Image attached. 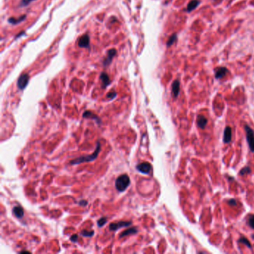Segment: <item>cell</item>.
Returning <instances> with one entry per match:
<instances>
[{
	"instance_id": "obj_12",
	"label": "cell",
	"mask_w": 254,
	"mask_h": 254,
	"mask_svg": "<svg viewBox=\"0 0 254 254\" xmlns=\"http://www.w3.org/2000/svg\"><path fill=\"white\" fill-rule=\"evenodd\" d=\"M171 93L174 98H177L180 93V81L178 80H175L171 85Z\"/></svg>"
},
{
	"instance_id": "obj_16",
	"label": "cell",
	"mask_w": 254,
	"mask_h": 254,
	"mask_svg": "<svg viewBox=\"0 0 254 254\" xmlns=\"http://www.w3.org/2000/svg\"><path fill=\"white\" fill-rule=\"evenodd\" d=\"M199 4H200V1H199V0H191L187 5L188 12L189 13L191 12V11L194 10V9L198 6Z\"/></svg>"
},
{
	"instance_id": "obj_26",
	"label": "cell",
	"mask_w": 254,
	"mask_h": 254,
	"mask_svg": "<svg viewBox=\"0 0 254 254\" xmlns=\"http://www.w3.org/2000/svg\"><path fill=\"white\" fill-rule=\"evenodd\" d=\"M32 1H34V0H22V2H21V5L22 6L28 5Z\"/></svg>"
},
{
	"instance_id": "obj_6",
	"label": "cell",
	"mask_w": 254,
	"mask_h": 254,
	"mask_svg": "<svg viewBox=\"0 0 254 254\" xmlns=\"http://www.w3.org/2000/svg\"><path fill=\"white\" fill-rule=\"evenodd\" d=\"M132 222L131 221H119L118 223H111L109 226L110 230L116 231L119 228L125 227V226H128L131 225Z\"/></svg>"
},
{
	"instance_id": "obj_20",
	"label": "cell",
	"mask_w": 254,
	"mask_h": 254,
	"mask_svg": "<svg viewBox=\"0 0 254 254\" xmlns=\"http://www.w3.org/2000/svg\"><path fill=\"white\" fill-rule=\"evenodd\" d=\"M239 243H242V244H245V245L247 246V247H248L249 248H251V244H250V242H249V241L247 240V239H246V238H244V237L240 238V239H239Z\"/></svg>"
},
{
	"instance_id": "obj_10",
	"label": "cell",
	"mask_w": 254,
	"mask_h": 254,
	"mask_svg": "<svg viewBox=\"0 0 254 254\" xmlns=\"http://www.w3.org/2000/svg\"><path fill=\"white\" fill-rule=\"evenodd\" d=\"M232 139V129L230 127H226L224 132V143H230Z\"/></svg>"
},
{
	"instance_id": "obj_27",
	"label": "cell",
	"mask_w": 254,
	"mask_h": 254,
	"mask_svg": "<svg viewBox=\"0 0 254 254\" xmlns=\"http://www.w3.org/2000/svg\"><path fill=\"white\" fill-rule=\"evenodd\" d=\"M228 204H229V205L232 206V207H235V206L237 205V202H236V200H235V199H230V200H229Z\"/></svg>"
},
{
	"instance_id": "obj_8",
	"label": "cell",
	"mask_w": 254,
	"mask_h": 254,
	"mask_svg": "<svg viewBox=\"0 0 254 254\" xmlns=\"http://www.w3.org/2000/svg\"><path fill=\"white\" fill-rule=\"evenodd\" d=\"M116 54V50L115 49H110V50H108V51H107V57H106V58L104 59V63H103L104 67H107L109 64L111 63L112 58L115 57Z\"/></svg>"
},
{
	"instance_id": "obj_17",
	"label": "cell",
	"mask_w": 254,
	"mask_h": 254,
	"mask_svg": "<svg viewBox=\"0 0 254 254\" xmlns=\"http://www.w3.org/2000/svg\"><path fill=\"white\" fill-rule=\"evenodd\" d=\"M137 232H138L137 228H136V227H132V228H131V229H128V230H125V231H124V232H122V233L120 234L119 237L120 238H123V237H125V236H129V235L136 234Z\"/></svg>"
},
{
	"instance_id": "obj_25",
	"label": "cell",
	"mask_w": 254,
	"mask_h": 254,
	"mask_svg": "<svg viewBox=\"0 0 254 254\" xmlns=\"http://www.w3.org/2000/svg\"><path fill=\"white\" fill-rule=\"evenodd\" d=\"M116 96V92H114V91L110 92V93H109L107 95V97L110 99H115Z\"/></svg>"
},
{
	"instance_id": "obj_31",
	"label": "cell",
	"mask_w": 254,
	"mask_h": 254,
	"mask_svg": "<svg viewBox=\"0 0 254 254\" xmlns=\"http://www.w3.org/2000/svg\"><path fill=\"white\" fill-rule=\"evenodd\" d=\"M214 1H218V0H214Z\"/></svg>"
},
{
	"instance_id": "obj_3",
	"label": "cell",
	"mask_w": 254,
	"mask_h": 254,
	"mask_svg": "<svg viewBox=\"0 0 254 254\" xmlns=\"http://www.w3.org/2000/svg\"><path fill=\"white\" fill-rule=\"evenodd\" d=\"M244 129L246 132V138L250 151L254 153V131L249 125H244Z\"/></svg>"
},
{
	"instance_id": "obj_1",
	"label": "cell",
	"mask_w": 254,
	"mask_h": 254,
	"mask_svg": "<svg viewBox=\"0 0 254 254\" xmlns=\"http://www.w3.org/2000/svg\"><path fill=\"white\" fill-rule=\"evenodd\" d=\"M100 150L101 144L99 142H97L96 151H95L93 154H90V155L81 156V157H78V158L72 160V161L70 162V164H72V165H78V164L82 163H89V162L93 161V160H95L98 157V155H99V153L100 152Z\"/></svg>"
},
{
	"instance_id": "obj_22",
	"label": "cell",
	"mask_w": 254,
	"mask_h": 254,
	"mask_svg": "<svg viewBox=\"0 0 254 254\" xmlns=\"http://www.w3.org/2000/svg\"><path fill=\"white\" fill-rule=\"evenodd\" d=\"M250 171H251V169H250V167L246 166V167H244V168L241 170L240 173L239 174L242 175H245V174H247L250 173Z\"/></svg>"
},
{
	"instance_id": "obj_7",
	"label": "cell",
	"mask_w": 254,
	"mask_h": 254,
	"mask_svg": "<svg viewBox=\"0 0 254 254\" xmlns=\"http://www.w3.org/2000/svg\"><path fill=\"white\" fill-rule=\"evenodd\" d=\"M78 45L81 48H89L90 46V37L87 34L82 35L78 39Z\"/></svg>"
},
{
	"instance_id": "obj_28",
	"label": "cell",
	"mask_w": 254,
	"mask_h": 254,
	"mask_svg": "<svg viewBox=\"0 0 254 254\" xmlns=\"http://www.w3.org/2000/svg\"><path fill=\"white\" fill-rule=\"evenodd\" d=\"M78 236L77 234H75V235H73L71 238H70V240L73 242H76L77 241H78Z\"/></svg>"
},
{
	"instance_id": "obj_23",
	"label": "cell",
	"mask_w": 254,
	"mask_h": 254,
	"mask_svg": "<svg viewBox=\"0 0 254 254\" xmlns=\"http://www.w3.org/2000/svg\"><path fill=\"white\" fill-rule=\"evenodd\" d=\"M107 218H104V217H103V218H101L97 222L98 226H99V227H102V226H104V225L106 223H107Z\"/></svg>"
},
{
	"instance_id": "obj_11",
	"label": "cell",
	"mask_w": 254,
	"mask_h": 254,
	"mask_svg": "<svg viewBox=\"0 0 254 254\" xmlns=\"http://www.w3.org/2000/svg\"><path fill=\"white\" fill-rule=\"evenodd\" d=\"M100 79L101 81H102L103 88H105L106 86H109V85L110 84V82H111L109 75H107V73H105V72H102V73H101Z\"/></svg>"
},
{
	"instance_id": "obj_24",
	"label": "cell",
	"mask_w": 254,
	"mask_h": 254,
	"mask_svg": "<svg viewBox=\"0 0 254 254\" xmlns=\"http://www.w3.org/2000/svg\"><path fill=\"white\" fill-rule=\"evenodd\" d=\"M81 235L82 236H85V237H91L94 235V232L93 231H82L81 233Z\"/></svg>"
},
{
	"instance_id": "obj_4",
	"label": "cell",
	"mask_w": 254,
	"mask_h": 254,
	"mask_svg": "<svg viewBox=\"0 0 254 254\" xmlns=\"http://www.w3.org/2000/svg\"><path fill=\"white\" fill-rule=\"evenodd\" d=\"M29 81V76L28 74H22L20 76L17 81V86L20 90H24L27 86Z\"/></svg>"
},
{
	"instance_id": "obj_15",
	"label": "cell",
	"mask_w": 254,
	"mask_h": 254,
	"mask_svg": "<svg viewBox=\"0 0 254 254\" xmlns=\"http://www.w3.org/2000/svg\"><path fill=\"white\" fill-rule=\"evenodd\" d=\"M13 213H14V215H15L17 218H22L24 215L23 209H22L21 207H20V206L14 207V208H13Z\"/></svg>"
},
{
	"instance_id": "obj_29",
	"label": "cell",
	"mask_w": 254,
	"mask_h": 254,
	"mask_svg": "<svg viewBox=\"0 0 254 254\" xmlns=\"http://www.w3.org/2000/svg\"><path fill=\"white\" fill-rule=\"evenodd\" d=\"M78 204H79V205H81V206H83V207H85L86 205H87V202H86V200H81V201L78 203Z\"/></svg>"
},
{
	"instance_id": "obj_2",
	"label": "cell",
	"mask_w": 254,
	"mask_h": 254,
	"mask_svg": "<svg viewBox=\"0 0 254 254\" xmlns=\"http://www.w3.org/2000/svg\"><path fill=\"white\" fill-rule=\"evenodd\" d=\"M131 181L128 174H122L116 181L115 186L119 192H124L129 186Z\"/></svg>"
},
{
	"instance_id": "obj_5",
	"label": "cell",
	"mask_w": 254,
	"mask_h": 254,
	"mask_svg": "<svg viewBox=\"0 0 254 254\" xmlns=\"http://www.w3.org/2000/svg\"><path fill=\"white\" fill-rule=\"evenodd\" d=\"M136 169L139 172L144 174H148L151 172V171L152 166L149 163L144 162V163H139V165H136Z\"/></svg>"
},
{
	"instance_id": "obj_18",
	"label": "cell",
	"mask_w": 254,
	"mask_h": 254,
	"mask_svg": "<svg viewBox=\"0 0 254 254\" xmlns=\"http://www.w3.org/2000/svg\"><path fill=\"white\" fill-rule=\"evenodd\" d=\"M25 17H26V15L22 16V17H20V18H18V19H15V18H13V17H11V18L8 19V22L9 23L12 24V25H17V24H19V23H20V22H22V21L25 20Z\"/></svg>"
},
{
	"instance_id": "obj_30",
	"label": "cell",
	"mask_w": 254,
	"mask_h": 254,
	"mask_svg": "<svg viewBox=\"0 0 254 254\" xmlns=\"http://www.w3.org/2000/svg\"><path fill=\"white\" fill-rule=\"evenodd\" d=\"M252 238H253V239H254V234L253 235V236H252Z\"/></svg>"
},
{
	"instance_id": "obj_9",
	"label": "cell",
	"mask_w": 254,
	"mask_h": 254,
	"mask_svg": "<svg viewBox=\"0 0 254 254\" xmlns=\"http://www.w3.org/2000/svg\"><path fill=\"white\" fill-rule=\"evenodd\" d=\"M228 72V70L226 68V67H218V68L215 70V78L217 79H221L223 77H224L226 75V74Z\"/></svg>"
},
{
	"instance_id": "obj_21",
	"label": "cell",
	"mask_w": 254,
	"mask_h": 254,
	"mask_svg": "<svg viewBox=\"0 0 254 254\" xmlns=\"http://www.w3.org/2000/svg\"><path fill=\"white\" fill-rule=\"evenodd\" d=\"M247 223H248L249 226L254 230V215H249L248 218H247Z\"/></svg>"
},
{
	"instance_id": "obj_14",
	"label": "cell",
	"mask_w": 254,
	"mask_h": 254,
	"mask_svg": "<svg viewBox=\"0 0 254 254\" xmlns=\"http://www.w3.org/2000/svg\"><path fill=\"white\" fill-rule=\"evenodd\" d=\"M83 118H90L92 119H94L96 120V122H97L98 124H100L101 123V119L99 118V117L97 116L96 115V114H94L93 112H92L91 111H85L83 112Z\"/></svg>"
},
{
	"instance_id": "obj_13",
	"label": "cell",
	"mask_w": 254,
	"mask_h": 254,
	"mask_svg": "<svg viewBox=\"0 0 254 254\" xmlns=\"http://www.w3.org/2000/svg\"><path fill=\"white\" fill-rule=\"evenodd\" d=\"M207 122H208V120H207V119L203 115L197 116V126H198L200 129H204V128H205L206 125H207Z\"/></svg>"
},
{
	"instance_id": "obj_19",
	"label": "cell",
	"mask_w": 254,
	"mask_h": 254,
	"mask_svg": "<svg viewBox=\"0 0 254 254\" xmlns=\"http://www.w3.org/2000/svg\"><path fill=\"white\" fill-rule=\"evenodd\" d=\"M177 39V37L176 34H174L171 35L169 37V39H168V41H167V46H171V45H173L176 42Z\"/></svg>"
}]
</instances>
